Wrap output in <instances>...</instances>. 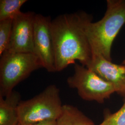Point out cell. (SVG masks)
I'll use <instances>...</instances> for the list:
<instances>
[{"mask_svg":"<svg viewBox=\"0 0 125 125\" xmlns=\"http://www.w3.org/2000/svg\"><path fill=\"white\" fill-rule=\"evenodd\" d=\"M21 95L13 91L5 97L0 96V125H18L19 123L18 106Z\"/></svg>","mask_w":125,"mask_h":125,"instance_id":"9c48e42d","label":"cell"},{"mask_svg":"<svg viewBox=\"0 0 125 125\" xmlns=\"http://www.w3.org/2000/svg\"><path fill=\"white\" fill-rule=\"evenodd\" d=\"M31 125H56V121L47 120L37 122Z\"/></svg>","mask_w":125,"mask_h":125,"instance_id":"5bb4252c","label":"cell"},{"mask_svg":"<svg viewBox=\"0 0 125 125\" xmlns=\"http://www.w3.org/2000/svg\"><path fill=\"white\" fill-rule=\"evenodd\" d=\"M92 16L79 11L60 15L51 22L57 72L62 71L76 61L86 66L92 57L90 45L85 31L87 24Z\"/></svg>","mask_w":125,"mask_h":125,"instance_id":"6da1fadb","label":"cell"},{"mask_svg":"<svg viewBox=\"0 0 125 125\" xmlns=\"http://www.w3.org/2000/svg\"><path fill=\"white\" fill-rule=\"evenodd\" d=\"M98 125H125V99L122 107L116 112L105 110L103 120Z\"/></svg>","mask_w":125,"mask_h":125,"instance_id":"4fadbf2b","label":"cell"},{"mask_svg":"<svg viewBox=\"0 0 125 125\" xmlns=\"http://www.w3.org/2000/svg\"><path fill=\"white\" fill-rule=\"evenodd\" d=\"M13 19L0 21V56L7 50L10 40Z\"/></svg>","mask_w":125,"mask_h":125,"instance_id":"7c38bea8","label":"cell"},{"mask_svg":"<svg viewBox=\"0 0 125 125\" xmlns=\"http://www.w3.org/2000/svg\"><path fill=\"white\" fill-rule=\"evenodd\" d=\"M36 14L33 12H21L13 19L11 36L6 51L35 54L34 23Z\"/></svg>","mask_w":125,"mask_h":125,"instance_id":"52a82bcc","label":"cell"},{"mask_svg":"<svg viewBox=\"0 0 125 125\" xmlns=\"http://www.w3.org/2000/svg\"><path fill=\"white\" fill-rule=\"evenodd\" d=\"M74 68V73L68 77L67 84L77 90L83 100L103 103L115 93L111 83L87 67L76 62Z\"/></svg>","mask_w":125,"mask_h":125,"instance_id":"5b68a950","label":"cell"},{"mask_svg":"<svg viewBox=\"0 0 125 125\" xmlns=\"http://www.w3.org/2000/svg\"><path fill=\"white\" fill-rule=\"evenodd\" d=\"M56 125H95L94 122L78 108L73 105H63L61 115Z\"/></svg>","mask_w":125,"mask_h":125,"instance_id":"30bf717a","label":"cell"},{"mask_svg":"<svg viewBox=\"0 0 125 125\" xmlns=\"http://www.w3.org/2000/svg\"><path fill=\"white\" fill-rule=\"evenodd\" d=\"M27 0H0V21L13 19L21 12V8Z\"/></svg>","mask_w":125,"mask_h":125,"instance_id":"8fae6325","label":"cell"},{"mask_svg":"<svg viewBox=\"0 0 125 125\" xmlns=\"http://www.w3.org/2000/svg\"><path fill=\"white\" fill-rule=\"evenodd\" d=\"M125 24V0H107L103 18L95 22L90 21L85 27L92 56L101 55L112 61L113 43Z\"/></svg>","mask_w":125,"mask_h":125,"instance_id":"7a4b0ae2","label":"cell"},{"mask_svg":"<svg viewBox=\"0 0 125 125\" xmlns=\"http://www.w3.org/2000/svg\"><path fill=\"white\" fill-rule=\"evenodd\" d=\"M18 125H21V124H20V123H19V124H18Z\"/></svg>","mask_w":125,"mask_h":125,"instance_id":"2e32d148","label":"cell"},{"mask_svg":"<svg viewBox=\"0 0 125 125\" xmlns=\"http://www.w3.org/2000/svg\"><path fill=\"white\" fill-rule=\"evenodd\" d=\"M41 68L35 54L5 51L0 58V96L9 95L16 85Z\"/></svg>","mask_w":125,"mask_h":125,"instance_id":"277c9868","label":"cell"},{"mask_svg":"<svg viewBox=\"0 0 125 125\" xmlns=\"http://www.w3.org/2000/svg\"><path fill=\"white\" fill-rule=\"evenodd\" d=\"M52 21L50 16L36 13L34 23L35 53L43 68L50 73L57 72L51 32Z\"/></svg>","mask_w":125,"mask_h":125,"instance_id":"8992f818","label":"cell"},{"mask_svg":"<svg viewBox=\"0 0 125 125\" xmlns=\"http://www.w3.org/2000/svg\"><path fill=\"white\" fill-rule=\"evenodd\" d=\"M111 83L115 93L125 99V65L117 64L102 56L93 55L86 66Z\"/></svg>","mask_w":125,"mask_h":125,"instance_id":"ba28073f","label":"cell"},{"mask_svg":"<svg viewBox=\"0 0 125 125\" xmlns=\"http://www.w3.org/2000/svg\"><path fill=\"white\" fill-rule=\"evenodd\" d=\"M122 64L125 65V60H123V62H122Z\"/></svg>","mask_w":125,"mask_h":125,"instance_id":"9a60e30c","label":"cell"},{"mask_svg":"<svg viewBox=\"0 0 125 125\" xmlns=\"http://www.w3.org/2000/svg\"><path fill=\"white\" fill-rule=\"evenodd\" d=\"M63 105L60 90L51 84L31 98L21 101L18 106L19 123L31 125L47 120H55L60 116Z\"/></svg>","mask_w":125,"mask_h":125,"instance_id":"3957f363","label":"cell"}]
</instances>
